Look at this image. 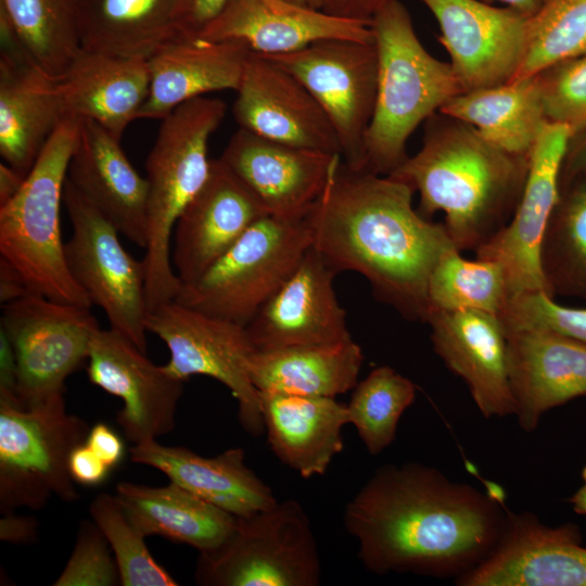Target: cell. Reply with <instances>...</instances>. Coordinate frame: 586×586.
<instances>
[{"label": "cell", "instance_id": "7a4b0ae2", "mask_svg": "<svg viewBox=\"0 0 586 586\" xmlns=\"http://www.w3.org/2000/svg\"><path fill=\"white\" fill-rule=\"evenodd\" d=\"M413 193L391 176L352 169L341 160L304 219L313 247L337 275L360 273L378 301L407 320L426 322L431 273L456 246L444 224L413 208Z\"/></svg>", "mask_w": 586, "mask_h": 586}, {"label": "cell", "instance_id": "7402d4cb", "mask_svg": "<svg viewBox=\"0 0 586 586\" xmlns=\"http://www.w3.org/2000/svg\"><path fill=\"white\" fill-rule=\"evenodd\" d=\"M506 332L514 416L532 432L545 412L586 395V344L549 329Z\"/></svg>", "mask_w": 586, "mask_h": 586}, {"label": "cell", "instance_id": "83f0119b", "mask_svg": "<svg viewBox=\"0 0 586 586\" xmlns=\"http://www.w3.org/2000/svg\"><path fill=\"white\" fill-rule=\"evenodd\" d=\"M250 49L240 41L180 37L149 62L150 87L138 119H163L205 93L237 90Z\"/></svg>", "mask_w": 586, "mask_h": 586}, {"label": "cell", "instance_id": "681fc988", "mask_svg": "<svg viewBox=\"0 0 586 586\" xmlns=\"http://www.w3.org/2000/svg\"><path fill=\"white\" fill-rule=\"evenodd\" d=\"M38 522L31 517L3 514L0 520V539L14 544L30 543L37 537Z\"/></svg>", "mask_w": 586, "mask_h": 586}, {"label": "cell", "instance_id": "2e32d148", "mask_svg": "<svg viewBox=\"0 0 586 586\" xmlns=\"http://www.w3.org/2000/svg\"><path fill=\"white\" fill-rule=\"evenodd\" d=\"M87 374L89 381L119 397L116 415L126 438L135 445L156 440L175 428V417L183 382L113 329L94 334Z\"/></svg>", "mask_w": 586, "mask_h": 586}, {"label": "cell", "instance_id": "9c48e42d", "mask_svg": "<svg viewBox=\"0 0 586 586\" xmlns=\"http://www.w3.org/2000/svg\"><path fill=\"white\" fill-rule=\"evenodd\" d=\"M320 577L313 527L295 499L237 518L221 545L200 552L194 571L203 586H317Z\"/></svg>", "mask_w": 586, "mask_h": 586}, {"label": "cell", "instance_id": "11a10c76", "mask_svg": "<svg viewBox=\"0 0 586 586\" xmlns=\"http://www.w3.org/2000/svg\"><path fill=\"white\" fill-rule=\"evenodd\" d=\"M582 486L568 499L577 514L586 515V466L581 473Z\"/></svg>", "mask_w": 586, "mask_h": 586}, {"label": "cell", "instance_id": "5b68a950", "mask_svg": "<svg viewBox=\"0 0 586 586\" xmlns=\"http://www.w3.org/2000/svg\"><path fill=\"white\" fill-rule=\"evenodd\" d=\"M226 112L224 101L199 97L161 119L145 162L148 243L142 260L149 311L174 301L181 289L170 263V238L181 212L208 176V141Z\"/></svg>", "mask_w": 586, "mask_h": 586}, {"label": "cell", "instance_id": "603a6c76", "mask_svg": "<svg viewBox=\"0 0 586 586\" xmlns=\"http://www.w3.org/2000/svg\"><path fill=\"white\" fill-rule=\"evenodd\" d=\"M433 349L467 384L484 418L514 416L507 365V332L500 318L479 310H433Z\"/></svg>", "mask_w": 586, "mask_h": 586}, {"label": "cell", "instance_id": "7bdbcfd3", "mask_svg": "<svg viewBox=\"0 0 586 586\" xmlns=\"http://www.w3.org/2000/svg\"><path fill=\"white\" fill-rule=\"evenodd\" d=\"M53 585H120L117 564L111 547L92 520H84L80 523L71 557Z\"/></svg>", "mask_w": 586, "mask_h": 586}, {"label": "cell", "instance_id": "52a82bcc", "mask_svg": "<svg viewBox=\"0 0 586 586\" xmlns=\"http://www.w3.org/2000/svg\"><path fill=\"white\" fill-rule=\"evenodd\" d=\"M311 245L305 219L264 216L174 301L246 327Z\"/></svg>", "mask_w": 586, "mask_h": 586}, {"label": "cell", "instance_id": "7c38bea8", "mask_svg": "<svg viewBox=\"0 0 586 586\" xmlns=\"http://www.w3.org/2000/svg\"><path fill=\"white\" fill-rule=\"evenodd\" d=\"M145 326L166 344L170 357L164 368L173 377L186 381L207 375L219 381L238 403L241 426L252 436L265 433L258 393L249 373L256 348L245 327L177 301L149 311Z\"/></svg>", "mask_w": 586, "mask_h": 586}, {"label": "cell", "instance_id": "8fae6325", "mask_svg": "<svg viewBox=\"0 0 586 586\" xmlns=\"http://www.w3.org/2000/svg\"><path fill=\"white\" fill-rule=\"evenodd\" d=\"M99 329L90 308L35 293L2 305L0 330L14 349L24 408L64 395L66 379L88 359Z\"/></svg>", "mask_w": 586, "mask_h": 586}, {"label": "cell", "instance_id": "6da1fadb", "mask_svg": "<svg viewBox=\"0 0 586 586\" xmlns=\"http://www.w3.org/2000/svg\"><path fill=\"white\" fill-rule=\"evenodd\" d=\"M505 522L501 498L418 462L378 468L343 515L368 571L455 579L492 553Z\"/></svg>", "mask_w": 586, "mask_h": 586}, {"label": "cell", "instance_id": "f6af8a7d", "mask_svg": "<svg viewBox=\"0 0 586 586\" xmlns=\"http://www.w3.org/2000/svg\"><path fill=\"white\" fill-rule=\"evenodd\" d=\"M112 469L102 461L85 443L71 454L69 472L73 480L84 486H97L103 483Z\"/></svg>", "mask_w": 586, "mask_h": 586}, {"label": "cell", "instance_id": "9a60e30c", "mask_svg": "<svg viewBox=\"0 0 586 586\" xmlns=\"http://www.w3.org/2000/svg\"><path fill=\"white\" fill-rule=\"evenodd\" d=\"M462 92L512 81L525 58L528 16L479 0H421Z\"/></svg>", "mask_w": 586, "mask_h": 586}, {"label": "cell", "instance_id": "484cf974", "mask_svg": "<svg viewBox=\"0 0 586 586\" xmlns=\"http://www.w3.org/2000/svg\"><path fill=\"white\" fill-rule=\"evenodd\" d=\"M64 118L56 79L38 67L20 44L0 51V155L27 176Z\"/></svg>", "mask_w": 586, "mask_h": 586}, {"label": "cell", "instance_id": "7dc6e473", "mask_svg": "<svg viewBox=\"0 0 586 586\" xmlns=\"http://www.w3.org/2000/svg\"><path fill=\"white\" fill-rule=\"evenodd\" d=\"M86 444L111 469L123 459L125 448L122 438L105 423L99 422L90 428Z\"/></svg>", "mask_w": 586, "mask_h": 586}, {"label": "cell", "instance_id": "4316f807", "mask_svg": "<svg viewBox=\"0 0 586 586\" xmlns=\"http://www.w3.org/2000/svg\"><path fill=\"white\" fill-rule=\"evenodd\" d=\"M56 87L64 117L91 119L120 140L148 98L149 62L80 49Z\"/></svg>", "mask_w": 586, "mask_h": 586}, {"label": "cell", "instance_id": "d6a6232c", "mask_svg": "<svg viewBox=\"0 0 586 586\" xmlns=\"http://www.w3.org/2000/svg\"><path fill=\"white\" fill-rule=\"evenodd\" d=\"M362 362V349L352 339L330 345L256 349L249 373L260 392L335 398L355 387Z\"/></svg>", "mask_w": 586, "mask_h": 586}, {"label": "cell", "instance_id": "ee69618b", "mask_svg": "<svg viewBox=\"0 0 586 586\" xmlns=\"http://www.w3.org/2000/svg\"><path fill=\"white\" fill-rule=\"evenodd\" d=\"M229 0H174L175 18L182 36L196 38Z\"/></svg>", "mask_w": 586, "mask_h": 586}, {"label": "cell", "instance_id": "4dcf8cb0", "mask_svg": "<svg viewBox=\"0 0 586 586\" xmlns=\"http://www.w3.org/2000/svg\"><path fill=\"white\" fill-rule=\"evenodd\" d=\"M115 495L143 535H161L200 552L221 545L237 524V517L174 482L164 486L119 482Z\"/></svg>", "mask_w": 586, "mask_h": 586}, {"label": "cell", "instance_id": "277c9868", "mask_svg": "<svg viewBox=\"0 0 586 586\" xmlns=\"http://www.w3.org/2000/svg\"><path fill=\"white\" fill-rule=\"evenodd\" d=\"M378 52V87L365 138L366 169L391 175L407 157L413 130L462 93L449 63L419 40L407 8L395 0L370 23Z\"/></svg>", "mask_w": 586, "mask_h": 586}, {"label": "cell", "instance_id": "8d00e7d4", "mask_svg": "<svg viewBox=\"0 0 586 586\" xmlns=\"http://www.w3.org/2000/svg\"><path fill=\"white\" fill-rule=\"evenodd\" d=\"M428 295L433 310H479L498 317L510 298L507 276L498 262L469 260L456 247L433 269Z\"/></svg>", "mask_w": 586, "mask_h": 586}, {"label": "cell", "instance_id": "ba28073f", "mask_svg": "<svg viewBox=\"0 0 586 586\" xmlns=\"http://www.w3.org/2000/svg\"><path fill=\"white\" fill-rule=\"evenodd\" d=\"M89 430L67 412L64 395L28 408L0 405V512L38 510L53 497L76 500L69 457Z\"/></svg>", "mask_w": 586, "mask_h": 586}, {"label": "cell", "instance_id": "db71d44e", "mask_svg": "<svg viewBox=\"0 0 586 586\" xmlns=\"http://www.w3.org/2000/svg\"><path fill=\"white\" fill-rule=\"evenodd\" d=\"M489 1H499L506 7H509L525 16H533L536 14L548 0H489Z\"/></svg>", "mask_w": 586, "mask_h": 586}, {"label": "cell", "instance_id": "f5cc1de1", "mask_svg": "<svg viewBox=\"0 0 586 586\" xmlns=\"http://www.w3.org/2000/svg\"><path fill=\"white\" fill-rule=\"evenodd\" d=\"M582 132L585 136L573 148L569 146L562 173L586 175V130Z\"/></svg>", "mask_w": 586, "mask_h": 586}, {"label": "cell", "instance_id": "f907efd6", "mask_svg": "<svg viewBox=\"0 0 586 586\" xmlns=\"http://www.w3.org/2000/svg\"><path fill=\"white\" fill-rule=\"evenodd\" d=\"M33 293L22 275L5 259L0 258L1 305Z\"/></svg>", "mask_w": 586, "mask_h": 586}, {"label": "cell", "instance_id": "3957f363", "mask_svg": "<svg viewBox=\"0 0 586 586\" xmlns=\"http://www.w3.org/2000/svg\"><path fill=\"white\" fill-rule=\"evenodd\" d=\"M424 123L420 150L388 176L419 193L422 216L444 213L460 252L475 251L512 218L528 160L500 150L473 126L440 112Z\"/></svg>", "mask_w": 586, "mask_h": 586}, {"label": "cell", "instance_id": "30bf717a", "mask_svg": "<svg viewBox=\"0 0 586 586\" xmlns=\"http://www.w3.org/2000/svg\"><path fill=\"white\" fill-rule=\"evenodd\" d=\"M63 204L72 224L71 238L64 243L71 276L90 303L104 311L110 328L146 353L149 308L143 260L124 249L118 229L67 177Z\"/></svg>", "mask_w": 586, "mask_h": 586}, {"label": "cell", "instance_id": "5bb4252c", "mask_svg": "<svg viewBox=\"0 0 586 586\" xmlns=\"http://www.w3.org/2000/svg\"><path fill=\"white\" fill-rule=\"evenodd\" d=\"M573 137L569 126L546 122L530 151L525 183L512 218L475 250L477 258L502 266L510 297L534 291L548 294L540 268V243L559 200L561 171Z\"/></svg>", "mask_w": 586, "mask_h": 586}, {"label": "cell", "instance_id": "1f68e13d", "mask_svg": "<svg viewBox=\"0 0 586 586\" xmlns=\"http://www.w3.org/2000/svg\"><path fill=\"white\" fill-rule=\"evenodd\" d=\"M81 49L149 60L181 35L174 0H75Z\"/></svg>", "mask_w": 586, "mask_h": 586}, {"label": "cell", "instance_id": "cb8c5ba5", "mask_svg": "<svg viewBox=\"0 0 586 586\" xmlns=\"http://www.w3.org/2000/svg\"><path fill=\"white\" fill-rule=\"evenodd\" d=\"M198 38L240 41L263 55L294 52L327 39L374 41L368 23L288 0H229Z\"/></svg>", "mask_w": 586, "mask_h": 586}, {"label": "cell", "instance_id": "d4e9b609", "mask_svg": "<svg viewBox=\"0 0 586 586\" xmlns=\"http://www.w3.org/2000/svg\"><path fill=\"white\" fill-rule=\"evenodd\" d=\"M67 179L132 243H148L146 178L131 165L119 139L91 119H80Z\"/></svg>", "mask_w": 586, "mask_h": 586}, {"label": "cell", "instance_id": "bcb514c9", "mask_svg": "<svg viewBox=\"0 0 586 586\" xmlns=\"http://www.w3.org/2000/svg\"><path fill=\"white\" fill-rule=\"evenodd\" d=\"M17 382L14 349L5 333L0 330V405L23 407L17 394Z\"/></svg>", "mask_w": 586, "mask_h": 586}, {"label": "cell", "instance_id": "ffe728a7", "mask_svg": "<svg viewBox=\"0 0 586 586\" xmlns=\"http://www.w3.org/2000/svg\"><path fill=\"white\" fill-rule=\"evenodd\" d=\"M219 158L258 198L269 216L303 220L342 156L276 142L239 128Z\"/></svg>", "mask_w": 586, "mask_h": 586}, {"label": "cell", "instance_id": "74e56055", "mask_svg": "<svg viewBox=\"0 0 586 586\" xmlns=\"http://www.w3.org/2000/svg\"><path fill=\"white\" fill-rule=\"evenodd\" d=\"M353 390L346 404L349 423L367 451L379 455L395 440L402 415L416 399V385L393 368L380 366Z\"/></svg>", "mask_w": 586, "mask_h": 586}, {"label": "cell", "instance_id": "f546056e", "mask_svg": "<svg viewBox=\"0 0 586 586\" xmlns=\"http://www.w3.org/2000/svg\"><path fill=\"white\" fill-rule=\"evenodd\" d=\"M257 393L273 455L304 479L324 474L343 450L347 406L333 397Z\"/></svg>", "mask_w": 586, "mask_h": 586}, {"label": "cell", "instance_id": "ab89813d", "mask_svg": "<svg viewBox=\"0 0 586 586\" xmlns=\"http://www.w3.org/2000/svg\"><path fill=\"white\" fill-rule=\"evenodd\" d=\"M115 558L123 586H176L177 581L155 561L143 535L129 520L116 495L102 493L89 506Z\"/></svg>", "mask_w": 586, "mask_h": 586}, {"label": "cell", "instance_id": "60d3db41", "mask_svg": "<svg viewBox=\"0 0 586 586\" xmlns=\"http://www.w3.org/2000/svg\"><path fill=\"white\" fill-rule=\"evenodd\" d=\"M537 75L546 119L569 126L574 136L586 130V54Z\"/></svg>", "mask_w": 586, "mask_h": 586}, {"label": "cell", "instance_id": "f1b7e54d", "mask_svg": "<svg viewBox=\"0 0 586 586\" xmlns=\"http://www.w3.org/2000/svg\"><path fill=\"white\" fill-rule=\"evenodd\" d=\"M130 459L163 472L170 482L237 518L278 502L269 486L246 466L242 448L202 457L189 448L164 446L151 440L135 445Z\"/></svg>", "mask_w": 586, "mask_h": 586}, {"label": "cell", "instance_id": "e0dca14e", "mask_svg": "<svg viewBox=\"0 0 586 586\" xmlns=\"http://www.w3.org/2000/svg\"><path fill=\"white\" fill-rule=\"evenodd\" d=\"M459 586H586V547L579 527L544 524L532 512L506 508L505 527L492 553L455 579Z\"/></svg>", "mask_w": 586, "mask_h": 586}, {"label": "cell", "instance_id": "d590c367", "mask_svg": "<svg viewBox=\"0 0 586 586\" xmlns=\"http://www.w3.org/2000/svg\"><path fill=\"white\" fill-rule=\"evenodd\" d=\"M0 16L31 61L54 79L81 49L75 0H0Z\"/></svg>", "mask_w": 586, "mask_h": 586}, {"label": "cell", "instance_id": "816d5d0a", "mask_svg": "<svg viewBox=\"0 0 586 586\" xmlns=\"http://www.w3.org/2000/svg\"><path fill=\"white\" fill-rule=\"evenodd\" d=\"M25 176L5 164L0 163V206L13 199L22 188Z\"/></svg>", "mask_w": 586, "mask_h": 586}, {"label": "cell", "instance_id": "836d02e7", "mask_svg": "<svg viewBox=\"0 0 586 586\" xmlns=\"http://www.w3.org/2000/svg\"><path fill=\"white\" fill-rule=\"evenodd\" d=\"M440 113L473 126L488 142L519 157H528L547 122L538 75L462 92Z\"/></svg>", "mask_w": 586, "mask_h": 586}, {"label": "cell", "instance_id": "9f6ffc18", "mask_svg": "<svg viewBox=\"0 0 586 586\" xmlns=\"http://www.w3.org/2000/svg\"><path fill=\"white\" fill-rule=\"evenodd\" d=\"M288 1L301 4V5H305V7L320 9V0H288Z\"/></svg>", "mask_w": 586, "mask_h": 586}, {"label": "cell", "instance_id": "4fadbf2b", "mask_svg": "<svg viewBox=\"0 0 586 586\" xmlns=\"http://www.w3.org/2000/svg\"><path fill=\"white\" fill-rule=\"evenodd\" d=\"M264 56L293 74L320 104L337 136L343 163L366 169L365 138L378 87L374 41L327 39Z\"/></svg>", "mask_w": 586, "mask_h": 586}, {"label": "cell", "instance_id": "f35d334b", "mask_svg": "<svg viewBox=\"0 0 586 586\" xmlns=\"http://www.w3.org/2000/svg\"><path fill=\"white\" fill-rule=\"evenodd\" d=\"M586 54V0H548L527 23L526 53L513 80Z\"/></svg>", "mask_w": 586, "mask_h": 586}, {"label": "cell", "instance_id": "b9f144b4", "mask_svg": "<svg viewBox=\"0 0 586 586\" xmlns=\"http://www.w3.org/2000/svg\"><path fill=\"white\" fill-rule=\"evenodd\" d=\"M499 318L506 331L549 329L586 344V308L560 305L543 291L511 296Z\"/></svg>", "mask_w": 586, "mask_h": 586}, {"label": "cell", "instance_id": "ac0fdd59", "mask_svg": "<svg viewBox=\"0 0 586 586\" xmlns=\"http://www.w3.org/2000/svg\"><path fill=\"white\" fill-rule=\"evenodd\" d=\"M232 106L239 125L263 138L292 146L341 154L327 114L290 72L250 51Z\"/></svg>", "mask_w": 586, "mask_h": 586}, {"label": "cell", "instance_id": "e575fe53", "mask_svg": "<svg viewBox=\"0 0 586 586\" xmlns=\"http://www.w3.org/2000/svg\"><path fill=\"white\" fill-rule=\"evenodd\" d=\"M548 294L586 300V175L561 171L559 200L540 243Z\"/></svg>", "mask_w": 586, "mask_h": 586}, {"label": "cell", "instance_id": "8992f818", "mask_svg": "<svg viewBox=\"0 0 586 586\" xmlns=\"http://www.w3.org/2000/svg\"><path fill=\"white\" fill-rule=\"evenodd\" d=\"M80 119L64 117L47 141L16 195L0 206V254L33 293L91 308L69 273L60 209Z\"/></svg>", "mask_w": 586, "mask_h": 586}, {"label": "cell", "instance_id": "44dd1931", "mask_svg": "<svg viewBox=\"0 0 586 586\" xmlns=\"http://www.w3.org/2000/svg\"><path fill=\"white\" fill-rule=\"evenodd\" d=\"M268 213L258 198L220 160L186 205L174 228L173 266L182 285L196 281Z\"/></svg>", "mask_w": 586, "mask_h": 586}, {"label": "cell", "instance_id": "d6986e66", "mask_svg": "<svg viewBox=\"0 0 586 586\" xmlns=\"http://www.w3.org/2000/svg\"><path fill=\"white\" fill-rule=\"evenodd\" d=\"M337 273L311 247L245 327L257 351L330 345L352 340L333 288Z\"/></svg>", "mask_w": 586, "mask_h": 586}, {"label": "cell", "instance_id": "c3c4849f", "mask_svg": "<svg viewBox=\"0 0 586 586\" xmlns=\"http://www.w3.org/2000/svg\"><path fill=\"white\" fill-rule=\"evenodd\" d=\"M395 0H320V10L370 24L371 20Z\"/></svg>", "mask_w": 586, "mask_h": 586}]
</instances>
